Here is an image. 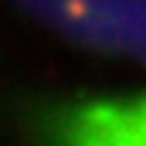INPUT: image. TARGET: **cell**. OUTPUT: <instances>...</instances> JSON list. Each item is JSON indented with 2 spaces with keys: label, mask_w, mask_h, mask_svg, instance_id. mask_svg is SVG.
Wrapping results in <instances>:
<instances>
[{
  "label": "cell",
  "mask_w": 146,
  "mask_h": 146,
  "mask_svg": "<svg viewBox=\"0 0 146 146\" xmlns=\"http://www.w3.org/2000/svg\"><path fill=\"white\" fill-rule=\"evenodd\" d=\"M78 146H146V106L106 112L88 126Z\"/></svg>",
  "instance_id": "obj_1"
}]
</instances>
